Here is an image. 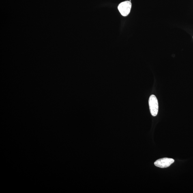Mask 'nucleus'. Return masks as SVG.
<instances>
[{"label":"nucleus","instance_id":"1","mask_svg":"<svg viewBox=\"0 0 193 193\" xmlns=\"http://www.w3.org/2000/svg\"><path fill=\"white\" fill-rule=\"evenodd\" d=\"M149 105L150 111L153 116H156L158 110V100L154 95H152L149 100Z\"/></svg>","mask_w":193,"mask_h":193},{"label":"nucleus","instance_id":"2","mask_svg":"<svg viewBox=\"0 0 193 193\" xmlns=\"http://www.w3.org/2000/svg\"><path fill=\"white\" fill-rule=\"evenodd\" d=\"M132 4L130 1H125L120 3L118 9L123 16H127L130 14Z\"/></svg>","mask_w":193,"mask_h":193},{"label":"nucleus","instance_id":"3","mask_svg":"<svg viewBox=\"0 0 193 193\" xmlns=\"http://www.w3.org/2000/svg\"><path fill=\"white\" fill-rule=\"evenodd\" d=\"M175 162L173 159L164 158L157 160L155 163V165L157 167L161 168H165L168 167Z\"/></svg>","mask_w":193,"mask_h":193}]
</instances>
